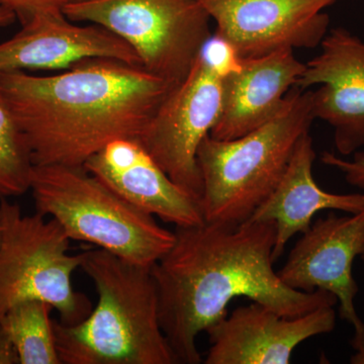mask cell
Returning <instances> with one entry per match:
<instances>
[{
	"mask_svg": "<svg viewBox=\"0 0 364 364\" xmlns=\"http://www.w3.org/2000/svg\"><path fill=\"white\" fill-rule=\"evenodd\" d=\"M174 236L173 245L151 272L160 325L178 363H202L196 338L227 317L233 299L245 296L289 318L338 304L324 289L306 293L282 282L273 269L274 222L205 221L176 227Z\"/></svg>",
	"mask_w": 364,
	"mask_h": 364,
	"instance_id": "obj_1",
	"label": "cell"
},
{
	"mask_svg": "<svg viewBox=\"0 0 364 364\" xmlns=\"http://www.w3.org/2000/svg\"><path fill=\"white\" fill-rule=\"evenodd\" d=\"M174 85L140 65L91 58L61 73H0V100L33 165L83 167L117 139H140Z\"/></svg>",
	"mask_w": 364,
	"mask_h": 364,
	"instance_id": "obj_2",
	"label": "cell"
},
{
	"mask_svg": "<svg viewBox=\"0 0 364 364\" xmlns=\"http://www.w3.org/2000/svg\"><path fill=\"white\" fill-rule=\"evenodd\" d=\"M81 269L95 284L97 304L77 324L54 321L61 363H178L160 325L151 268L95 248L82 252Z\"/></svg>",
	"mask_w": 364,
	"mask_h": 364,
	"instance_id": "obj_3",
	"label": "cell"
},
{
	"mask_svg": "<svg viewBox=\"0 0 364 364\" xmlns=\"http://www.w3.org/2000/svg\"><path fill=\"white\" fill-rule=\"evenodd\" d=\"M313 90L294 86L267 123L233 140L203 139L198 151L200 203L207 222H247L282 181L294 148L315 121Z\"/></svg>",
	"mask_w": 364,
	"mask_h": 364,
	"instance_id": "obj_4",
	"label": "cell"
},
{
	"mask_svg": "<svg viewBox=\"0 0 364 364\" xmlns=\"http://www.w3.org/2000/svg\"><path fill=\"white\" fill-rule=\"evenodd\" d=\"M30 191L36 212L54 219L71 241L148 268L173 245L174 232L126 202L85 167L35 165Z\"/></svg>",
	"mask_w": 364,
	"mask_h": 364,
	"instance_id": "obj_5",
	"label": "cell"
},
{
	"mask_svg": "<svg viewBox=\"0 0 364 364\" xmlns=\"http://www.w3.org/2000/svg\"><path fill=\"white\" fill-rule=\"evenodd\" d=\"M70 242L52 218L23 214L18 203L0 200V321L32 299L50 304L65 325L87 317L90 299L72 284L82 252L71 254Z\"/></svg>",
	"mask_w": 364,
	"mask_h": 364,
	"instance_id": "obj_6",
	"label": "cell"
},
{
	"mask_svg": "<svg viewBox=\"0 0 364 364\" xmlns=\"http://www.w3.org/2000/svg\"><path fill=\"white\" fill-rule=\"evenodd\" d=\"M72 21L95 23L133 48L141 66L177 85L212 37L200 0H86L64 9Z\"/></svg>",
	"mask_w": 364,
	"mask_h": 364,
	"instance_id": "obj_7",
	"label": "cell"
},
{
	"mask_svg": "<svg viewBox=\"0 0 364 364\" xmlns=\"http://www.w3.org/2000/svg\"><path fill=\"white\" fill-rule=\"evenodd\" d=\"M223 104V76L200 56L188 77L174 86L139 140L177 186L200 198L198 151Z\"/></svg>",
	"mask_w": 364,
	"mask_h": 364,
	"instance_id": "obj_8",
	"label": "cell"
},
{
	"mask_svg": "<svg viewBox=\"0 0 364 364\" xmlns=\"http://www.w3.org/2000/svg\"><path fill=\"white\" fill-rule=\"evenodd\" d=\"M301 235L277 275L289 289L306 293L324 289L334 294L340 318L354 330L352 348L364 351V322L354 305L359 287L352 274L354 259L364 245V210L318 218Z\"/></svg>",
	"mask_w": 364,
	"mask_h": 364,
	"instance_id": "obj_9",
	"label": "cell"
},
{
	"mask_svg": "<svg viewBox=\"0 0 364 364\" xmlns=\"http://www.w3.org/2000/svg\"><path fill=\"white\" fill-rule=\"evenodd\" d=\"M337 0H200L215 21V36L240 60L284 49H313L329 32L323 13Z\"/></svg>",
	"mask_w": 364,
	"mask_h": 364,
	"instance_id": "obj_10",
	"label": "cell"
},
{
	"mask_svg": "<svg viewBox=\"0 0 364 364\" xmlns=\"http://www.w3.org/2000/svg\"><path fill=\"white\" fill-rule=\"evenodd\" d=\"M320 47L296 86L306 90L320 85L313 90L314 117L332 127L335 147L349 156L364 147V41L337 26Z\"/></svg>",
	"mask_w": 364,
	"mask_h": 364,
	"instance_id": "obj_11",
	"label": "cell"
},
{
	"mask_svg": "<svg viewBox=\"0 0 364 364\" xmlns=\"http://www.w3.org/2000/svg\"><path fill=\"white\" fill-rule=\"evenodd\" d=\"M334 306L299 317L279 315L262 304L239 306L207 330L210 347L205 364H289L306 340L332 332Z\"/></svg>",
	"mask_w": 364,
	"mask_h": 364,
	"instance_id": "obj_12",
	"label": "cell"
},
{
	"mask_svg": "<svg viewBox=\"0 0 364 364\" xmlns=\"http://www.w3.org/2000/svg\"><path fill=\"white\" fill-rule=\"evenodd\" d=\"M91 58L117 59L141 66L128 43L95 23L75 25L63 11L37 14L14 37L0 43V73L68 69Z\"/></svg>",
	"mask_w": 364,
	"mask_h": 364,
	"instance_id": "obj_13",
	"label": "cell"
},
{
	"mask_svg": "<svg viewBox=\"0 0 364 364\" xmlns=\"http://www.w3.org/2000/svg\"><path fill=\"white\" fill-rule=\"evenodd\" d=\"M85 168L133 207L176 227L205 222L200 198L163 171L139 139H117L85 162Z\"/></svg>",
	"mask_w": 364,
	"mask_h": 364,
	"instance_id": "obj_14",
	"label": "cell"
},
{
	"mask_svg": "<svg viewBox=\"0 0 364 364\" xmlns=\"http://www.w3.org/2000/svg\"><path fill=\"white\" fill-rule=\"evenodd\" d=\"M305 68L293 49L241 60L237 70L223 76L221 114L210 136L233 140L267 123L282 109Z\"/></svg>",
	"mask_w": 364,
	"mask_h": 364,
	"instance_id": "obj_15",
	"label": "cell"
},
{
	"mask_svg": "<svg viewBox=\"0 0 364 364\" xmlns=\"http://www.w3.org/2000/svg\"><path fill=\"white\" fill-rule=\"evenodd\" d=\"M315 159L313 139L309 132L296 144L282 181L247 221H272L277 225L272 252L274 262L282 257L294 235L305 233L312 225L314 215L320 210L358 214L364 210V193L339 195L328 193L318 186L313 176Z\"/></svg>",
	"mask_w": 364,
	"mask_h": 364,
	"instance_id": "obj_16",
	"label": "cell"
},
{
	"mask_svg": "<svg viewBox=\"0 0 364 364\" xmlns=\"http://www.w3.org/2000/svg\"><path fill=\"white\" fill-rule=\"evenodd\" d=\"M53 306L39 299L14 306L0 321L20 364H62L55 341Z\"/></svg>",
	"mask_w": 364,
	"mask_h": 364,
	"instance_id": "obj_17",
	"label": "cell"
},
{
	"mask_svg": "<svg viewBox=\"0 0 364 364\" xmlns=\"http://www.w3.org/2000/svg\"><path fill=\"white\" fill-rule=\"evenodd\" d=\"M33 166L25 138L0 100V200L30 191Z\"/></svg>",
	"mask_w": 364,
	"mask_h": 364,
	"instance_id": "obj_18",
	"label": "cell"
},
{
	"mask_svg": "<svg viewBox=\"0 0 364 364\" xmlns=\"http://www.w3.org/2000/svg\"><path fill=\"white\" fill-rule=\"evenodd\" d=\"M200 55L208 65L222 76L240 67L241 60L237 56L233 48L215 35L208 40Z\"/></svg>",
	"mask_w": 364,
	"mask_h": 364,
	"instance_id": "obj_19",
	"label": "cell"
},
{
	"mask_svg": "<svg viewBox=\"0 0 364 364\" xmlns=\"http://www.w3.org/2000/svg\"><path fill=\"white\" fill-rule=\"evenodd\" d=\"M86 0H0V6L16 14L21 25L30 21L37 14L44 11H63L71 4Z\"/></svg>",
	"mask_w": 364,
	"mask_h": 364,
	"instance_id": "obj_20",
	"label": "cell"
},
{
	"mask_svg": "<svg viewBox=\"0 0 364 364\" xmlns=\"http://www.w3.org/2000/svg\"><path fill=\"white\" fill-rule=\"evenodd\" d=\"M321 162L327 166L339 170L347 183L364 191V152L356 151L352 159H345L325 151L321 154Z\"/></svg>",
	"mask_w": 364,
	"mask_h": 364,
	"instance_id": "obj_21",
	"label": "cell"
},
{
	"mask_svg": "<svg viewBox=\"0 0 364 364\" xmlns=\"http://www.w3.org/2000/svg\"><path fill=\"white\" fill-rule=\"evenodd\" d=\"M0 364H20L13 344L0 329Z\"/></svg>",
	"mask_w": 364,
	"mask_h": 364,
	"instance_id": "obj_22",
	"label": "cell"
},
{
	"mask_svg": "<svg viewBox=\"0 0 364 364\" xmlns=\"http://www.w3.org/2000/svg\"><path fill=\"white\" fill-rule=\"evenodd\" d=\"M16 21V14L11 13L9 9L0 6V28H7V26L13 25Z\"/></svg>",
	"mask_w": 364,
	"mask_h": 364,
	"instance_id": "obj_23",
	"label": "cell"
},
{
	"mask_svg": "<svg viewBox=\"0 0 364 364\" xmlns=\"http://www.w3.org/2000/svg\"><path fill=\"white\" fill-rule=\"evenodd\" d=\"M350 363L364 364V351L355 352V353L351 356Z\"/></svg>",
	"mask_w": 364,
	"mask_h": 364,
	"instance_id": "obj_24",
	"label": "cell"
},
{
	"mask_svg": "<svg viewBox=\"0 0 364 364\" xmlns=\"http://www.w3.org/2000/svg\"><path fill=\"white\" fill-rule=\"evenodd\" d=\"M359 257L361 258V260L364 261V245L363 248V251H361L360 255H359Z\"/></svg>",
	"mask_w": 364,
	"mask_h": 364,
	"instance_id": "obj_25",
	"label": "cell"
}]
</instances>
